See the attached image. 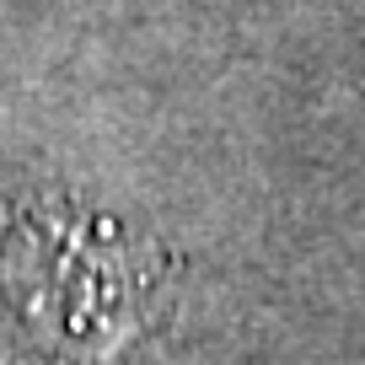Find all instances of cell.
Segmentation results:
<instances>
[{"mask_svg": "<svg viewBox=\"0 0 365 365\" xmlns=\"http://www.w3.org/2000/svg\"><path fill=\"white\" fill-rule=\"evenodd\" d=\"M0 290L65 365H124L172 317L167 258L59 199L0 205Z\"/></svg>", "mask_w": 365, "mask_h": 365, "instance_id": "cell-1", "label": "cell"}]
</instances>
